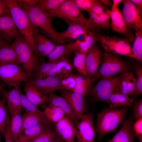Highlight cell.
<instances>
[{"instance_id":"cell-23","label":"cell","mask_w":142,"mask_h":142,"mask_svg":"<svg viewBox=\"0 0 142 142\" xmlns=\"http://www.w3.org/2000/svg\"><path fill=\"white\" fill-rule=\"evenodd\" d=\"M121 75L120 82L114 91L127 95H132L135 86L136 78L133 73L129 71Z\"/></svg>"},{"instance_id":"cell-51","label":"cell","mask_w":142,"mask_h":142,"mask_svg":"<svg viewBox=\"0 0 142 142\" xmlns=\"http://www.w3.org/2000/svg\"><path fill=\"white\" fill-rule=\"evenodd\" d=\"M10 14L8 8L4 0H0V17Z\"/></svg>"},{"instance_id":"cell-12","label":"cell","mask_w":142,"mask_h":142,"mask_svg":"<svg viewBox=\"0 0 142 142\" xmlns=\"http://www.w3.org/2000/svg\"><path fill=\"white\" fill-rule=\"evenodd\" d=\"M64 77L56 74L43 79L33 78L29 79V81L40 92L48 96L56 90H63L60 82Z\"/></svg>"},{"instance_id":"cell-30","label":"cell","mask_w":142,"mask_h":142,"mask_svg":"<svg viewBox=\"0 0 142 142\" xmlns=\"http://www.w3.org/2000/svg\"><path fill=\"white\" fill-rule=\"evenodd\" d=\"M48 127L44 123H41L23 131L16 142H26L33 139Z\"/></svg>"},{"instance_id":"cell-54","label":"cell","mask_w":142,"mask_h":142,"mask_svg":"<svg viewBox=\"0 0 142 142\" xmlns=\"http://www.w3.org/2000/svg\"><path fill=\"white\" fill-rule=\"evenodd\" d=\"M87 33L82 34L80 35L76 39V40L80 42H84L85 40Z\"/></svg>"},{"instance_id":"cell-59","label":"cell","mask_w":142,"mask_h":142,"mask_svg":"<svg viewBox=\"0 0 142 142\" xmlns=\"http://www.w3.org/2000/svg\"><path fill=\"white\" fill-rule=\"evenodd\" d=\"M3 90V87L0 83V94L2 91Z\"/></svg>"},{"instance_id":"cell-53","label":"cell","mask_w":142,"mask_h":142,"mask_svg":"<svg viewBox=\"0 0 142 142\" xmlns=\"http://www.w3.org/2000/svg\"><path fill=\"white\" fill-rule=\"evenodd\" d=\"M138 8L141 10L142 9V0H130Z\"/></svg>"},{"instance_id":"cell-6","label":"cell","mask_w":142,"mask_h":142,"mask_svg":"<svg viewBox=\"0 0 142 142\" xmlns=\"http://www.w3.org/2000/svg\"><path fill=\"white\" fill-rule=\"evenodd\" d=\"M99 41L105 52L118 54L135 59L132 47L126 38L111 37L98 34Z\"/></svg>"},{"instance_id":"cell-57","label":"cell","mask_w":142,"mask_h":142,"mask_svg":"<svg viewBox=\"0 0 142 142\" xmlns=\"http://www.w3.org/2000/svg\"><path fill=\"white\" fill-rule=\"evenodd\" d=\"M50 142H63V141L57 136L52 139Z\"/></svg>"},{"instance_id":"cell-50","label":"cell","mask_w":142,"mask_h":142,"mask_svg":"<svg viewBox=\"0 0 142 142\" xmlns=\"http://www.w3.org/2000/svg\"><path fill=\"white\" fill-rule=\"evenodd\" d=\"M105 8L100 0H95L94 4L90 11L99 16L104 13Z\"/></svg>"},{"instance_id":"cell-14","label":"cell","mask_w":142,"mask_h":142,"mask_svg":"<svg viewBox=\"0 0 142 142\" xmlns=\"http://www.w3.org/2000/svg\"><path fill=\"white\" fill-rule=\"evenodd\" d=\"M110 11L112 30L125 36L131 43L135 39V36L131 29L126 25L118 6Z\"/></svg>"},{"instance_id":"cell-22","label":"cell","mask_w":142,"mask_h":142,"mask_svg":"<svg viewBox=\"0 0 142 142\" xmlns=\"http://www.w3.org/2000/svg\"><path fill=\"white\" fill-rule=\"evenodd\" d=\"M67 23L68 26L67 29L64 32H58L59 36L63 39L76 40L80 35L87 34L90 31L86 26L77 22L71 21Z\"/></svg>"},{"instance_id":"cell-16","label":"cell","mask_w":142,"mask_h":142,"mask_svg":"<svg viewBox=\"0 0 142 142\" xmlns=\"http://www.w3.org/2000/svg\"><path fill=\"white\" fill-rule=\"evenodd\" d=\"M21 92L19 87H14L9 90H3L1 94L7 102L11 116L22 112Z\"/></svg>"},{"instance_id":"cell-18","label":"cell","mask_w":142,"mask_h":142,"mask_svg":"<svg viewBox=\"0 0 142 142\" xmlns=\"http://www.w3.org/2000/svg\"><path fill=\"white\" fill-rule=\"evenodd\" d=\"M103 55L101 49L97 45H94L88 51L86 54L85 63L88 78L94 76L97 73Z\"/></svg>"},{"instance_id":"cell-42","label":"cell","mask_w":142,"mask_h":142,"mask_svg":"<svg viewBox=\"0 0 142 142\" xmlns=\"http://www.w3.org/2000/svg\"><path fill=\"white\" fill-rule=\"evenodd\" d=\"M99 41L98 34L96 32L90 31L88 33L85 41L82 43L83 52L86 53L88 50Z\"/></svg>"},{"instance_id":"cell-8","label":"cell","mask_w":142,"mask_h":142,"mask_svg":"<svg viewBox=\"0 0 142 142\" xmlns=\"http://www.w3.org/2000/svg\"><path fill=\"white\" fill-rule=\"evenodd\" d=\"M29 78L22 67L18 64H0V79L9 87H18L21 83L28 81Z\"/></svg>"},{"instance_id":"cell-32","label":"cell","mask_w":142,"mask_h":142,"mask_svg":"<svg viewBox=\"0 0 142 142\" xmlns=\"http://www.w3.org/2000/svg\"><path fill=\"white\" fill-rule=\"evenodd\" d=\"M43 113L48 120L55 123L65 116L64 112L60 108L53 105H49L44 109Z\"/></svg>"},{"instance_id":"cell-52","label":"cell","mask_w":142,"mask_h":142,"mask_svg":"<svg viewBox=\"0 0 142 142\" xmlns=\"http://www.w3.org/2000/svg\"><path fill=\"white\" fill-rule=\"evenodd\" d=\"M16 1L17 2L21 3L25 5L29 6H36L39 2V0H19Z\"/></svg>"},{"instance_id":"cell-41","label":"cell","mask_w":142,"mask_h":142,"mask_svg":"<svg viewBox=\"0 0 142 142\" xmlns=\"http://www.w3.org/2000/svg\"><path fill=\"white\" fill-rule=\"evenodd\" d=\"M89 18L86 26L91 31L96 32L102 28L100 16H98L91 11L88 12Z\"/></svg>"},{"instance_id":"cell-10","label":"cell","mask_w":142,"mask_h":142,"mask_svg":"<svg viewBox=\"0 0 142 142\" xmlns=\"http://www.w3.org/2000/svg\"><path fill=\"white\" fill-rule=\"evenodd\" d=\"M94 115L84 114L76 124L77 142H95L96 133L94 124Z\"/></svg>"},{"instance_id":"cell-61","label":"cell","mask_w":142,"mask_h":142,"mask_svg":"<svg viewBox=\"0 0 142 142\" xmlns=\"http://www.w3.org/2000/svg\"><path fill=\"white\" fill-rule=\"evenodd\" d=\"M0 142H1V136L0 135Z\"/></svg>"},{"instance_id":"cell-28","label":"cell","mask_w":142,"mask_h":142,"mask_svg":"<svg viewBox=\"0 0 142 142\" xmlns=\"http://www.w3.org/2000/svg\"><path fill=\"white\" fill-rule=\"evenodd\" d=\"M133 99L128 95L114 91L109 99L108 103L109 108L113 109L116 107L122 106L126 108L130 107Z\"/></svg>"},{"instance_id":"cell-31","label":"cell","mask_w":142,"mask_h":142,"mask_svg":"<svg viewBox=\"0 0 142 142\" xmlns=\"http://www.w3.org/2000/svg\"><path fill=\"white\" fill-rule=\"evenodd\" d=\"M73 52L70 43L57 45L47 56L48 62L57 60Z\"/></svg>"},{"instance_id":"cell-49","label":"cell","mask_w":142,"mask_h":142,"mask_svg":"<svg viewBox=\"0 0 142 142\" xmlns=\"http://www.w3.org/2000/svg\"><path fill=\"white\" fill-rule=\"evenodd\" d=\"M11 117L10 113H7L6 127L4 136L5 138V142H13L10 129Z\"/></svg>"},{"instance_id":"cell-25","label":"cell","mask_w":142,"mask_h":142,"mask_svg":"<svg viewBox=\"0 0 142 142\" xmlns=\"http://www.w3.org/2000/svg\"><path fill=\"white\" fill-rule=\"evenodd\" d=\"M64 57L55 61L40 64L35 71L33 78L43 79L57 74V64Z\"/></svg>"},{"instance_id":"cell-58","label":"cell","mask_w":142,"mask_h":142,"mask_svg":"<svg viewBox=\"0 0 142 142\" xmlns=\"http://www.w3.org/2000/svg\"><path fill=\"white\" fill-rule=\"evenodd\" d=\"M4 42L2 38L0 35V44Z\"/></svg>"},{"instance_id":"cell-62","label":"cell","mask_w":142,"mask_h":142,"mask_svg":"<svg viewBox=\"0 0 142 142\" xmlns=\"http://www.w3.org/2000/svg\"><path fill=\"white\" fill-rule=\"evenodd\" d=\"M0 82H1V80L0 79Z\"/></svg>"},{"instance_id":"cell-43","label":"cell","mask_w":142,"mask_h":142,"mask_svg":"<svg viewBox=\"0 0 142 142\" xmlns=\"http://www.w3.org/2000/svg\"><path fill=\"white\" fill-rule=\"evenodd\" d=\"M6 100L0 99V135L4 136L6 127L7 113L5 103Z\"/></svg>"},{"instance_id":"cell-48","label":"cell","mask_w":142,"mask_h":142,"mask_svg":"<svg viewBox=\"0 0 142 142\" xmlns=\"http://www.w3.org/2000/svg\"><path fill=\"white\" fill-rule=\"evenodd\" d=\"M133 128L135 137L139 142H142V118L136 120L134 123Z\"/></svg>"},{"instance_id":"cell-39","label":"cell","mask_w":142,"mask_h":142,"mask_svg":"<svg viewBox=\"0 0 142 142\" xmlns=\"http://www.w3.org/2000/svg\"><path fill=\"white\" fill-rule=\"evenodd\" d=\"M73 68L72 65L65 57L57 64L56 66L57 74L65 77L69 76Z\"/></svg>"},{"instance_id":"cell-27","label":"cell","mask_w":142,"mask_h":142,"mask_svg":"<svg viewBox=\"0 0 142 142\" xmlns=\"http://www.w3.org/2000/svg\"><path fill=\"white\" fill-rule=\"evenodd\" d=\"M76 81V84L73 92L83 97L88 95L90 92L93 83L91 79L82 75L73 74Z\"/></svg>"},{"instance_id":"cell-34","label":"cell","mask_w":142,"mask_h":142,"mask_svg":"<svg viewBox=\"0 0 142 142\" xmlns=\"http://www.w3.org/2000/svg\"><path fill=\"white\" fill-rule=\"evenodd\" d=\"M73 65L74 68L82 76L88 77L85 63L86 54L79 51L74 52Z\"/></svg>"},{"instance_id":"cell-26","label":"cell","mask_w":142,"mask_h":142,"mask_svg":"<svg viewBox=\"0 0 142 142\" xmlns=\"http://www.w3.org/2000/svg\"><path fill=\"white\" fill-rule=\"evenodd\" d=\"M19 64L16 52L11 45L4 42L0 44V64Z\"/></svg>"},{"instance_id":"cell-38","label":"cell","mask_w":142,"mask_h":142,"mask_svg":"<svg viewBox=\"0 0 142 142\" xmlns=\"http://www.w3.org/2000/svg\"><path fill=\"white\" fill-rule=\"evenodd\" d=\"M136 72L135 86L132 95L134 97H137L142 94V68L140 65L132 62Z\"/></svg>"},{"instance_id":"cell-37","label":"cell","mask_w":142,"mask_h":142,"mask_svg":"<svg viewBox=\"0 0 142 142\" xmlns=\"http://www.w3.org/2000/svg\"><path fill=\"white\" fill-rule=\"evenodd\" d=\"M135 38L132 49L135 59L142 62V29L135 31Z\"/></svg>"},{"instance_id":"cell-1","label":"cell","mask_w":142,"mask_h":142,"mask_svg":"<svg viewBox=\"0 0 142 142\" xmlns=\"http://www.w3.org/2000/svg\"><path fill=\"white\" fill-rule=\"evenodd\" d=\"M17 2L26 13L33 28L44 34L54 44H65L67 40L60 37L53 27L52 21L55 17L52 14L41 10L36 5L29 6Z\"/></svg>"},{"instance_id":"cell-45","label":"cell","mask_w":142,"mask_h":142,"mask_svg":"<svg viewBox=\"0 0 142 142\" xmlns=\"http://www.w3.org/2000/svg\"><path fill=\"white\" fill-rule=\"evenodd\" d=\"M75 4L81 11H90L95 2V0H73Z\"/></svg>"},{"instance_id":"cell-3","label":"cell","mask_w":142,"mask_h":142,"mask_svg":"<svg viewBox=\"0 0 142 142\" xmlns=\"http://www.w3.org/2000/svg\"><path fill=\"white\" fill-rule=\"evenodd\" d=\"M128 110L126 108L116 109L106 108L97 114L95 128L99 139L116 128L124 120Z\"/></svg>"},{"instance_id":"cell-21","label":"cell","mask_w":142,"mask_h":142,"mask_svg":"<svg viewBox=\"0 0 142 142\" xmlns=\"http://www.w3.org/2000/svg\"><path fill=\"white\" fill-rule=\"evenodd\" d=\"M48 103L49 105H53L60 108L74 124L76 125L79 119L74 114L69 104L63 97L57 96L54 93L50 94Z\"/></svg>"},{"instance_id":"cell-56","label":"cell","mask_w":142,"mask_h":142,"mask_svg":"<svg viewBox=\"0 0 142 142\" xmlns=\"http://www.w3.org/2000/svg\"><path fill=\"white\" fill-rule=\"evenodd\" d=\"M103 4L106 7H108L110 5L111 1L109 0H100Z\"/></svg>"},{"instance_id":"cell-44","label":"cell","mask_w":142,"mask_h":142,"mask_svg":"<svg viewBox=\"0 0 142 142\" xmlns=\"http://www.w3.org/2000/svg\"><path fill=\"white\" fill-rule=\"evenodd\" d=\"M76 82L73 74L64 77L60 82L61 86L63 90L73 92L76 87Z\"/></svg>"},{"instance_id":"cell-40","label":"cell","mask_w":142,"mask_h":142,"mask_svg":"<svg viewBox=\"0 0 142 142\" xmlns=\"http://www.w3.org/2000/svg\"><path fill=\"white\" fill-rule=\"evenodd\" d=\"M57 136L50 127H48L40 134L31 140L32 142H50Z\"/></svg>"},{"instance_id":"cell-13","label":"cell","mask_w":142,"mask_h":142,"mask_svg":"<svg viewBox=\"0 0 142 142\" xmlns=\"http://www.w3.org/2000/svg\"><path fill=\"white\" fill-rule=\"evenodd\" d=\"M0 35L5 42L8 44L16 38H23L10 13L0 17Z\"/></svg>"},{"instance_id":"cell-46","label":"cell","mask_w":142,"mask_h":142,"mask_svg":"<svg viewBox=\"0 0 142 142\" xmlns=\"http://www.w3.org/2000/svg\"><path fill=\"white\" fill-rule=\"evenodd\" d=\"M111 11L106 8L104 13L100 15V19L102 28L108 29L110 26V18Z\"/></svg>"},{"instance_id":"cell-17","label":"cell","mask_w":142,"mask_h":142,"mask_svg":"<svg viewBox=\"0 0 142 142\" xmlns=\"http://www.w3.org/2000/svg\"><path fill=\"white\" fill-rule=\"evenodd\" d=\"M60 92L63 97L69 104L75 115L80 119L87 108L84 97L78 94L64 90Z\"/></svg>"},{"instance_id":"cell-60","label":"cell","mask_w":142,"mask_h":142,"mask_svg":"<svg viewBox=\"0 0 142 142\" xmlns=\"http://www.w3.org/2000/svg\"><path fill=\"white\" fill-rule=\"evenodd\" d=\"M26 142H32L30 140H28Z\"/></svg>"},{"instance_id":"cell-15","label":"cell","mask_w":142,"mask_h":142,"mask_svg":"<svg viewBox=\"0 0 142 142\" xmlns=\"http://www.w3.org/2000/svg\"><path fill=\"white\" fill-rule=\"evenodd\" d=\"M55 133L63 142H74L76 130L74 124L70 118L65 116L55 123Z\"/></svg>"},{"instance_id":"cell-24","label":"cell","mask_w":142,"mask_h":142,"mask_svg":"<svg viewBox=\"0 0 142 142\" xmlns=\"http://www.w3.org/2000/svg\"><path fill=\"white\" fill-rule=\"evenodd\" d=\"M24 91L28 100L36 105L48 103V97L39 91L29 80L25 82Z\"/></svg>"},{"instance_id":"cell-35","label":"cell","mask_w":142,"mask_h":142,"mask_svg":"<svg viewBox=\"0 0 142 142\" xmlns=\"http://www.w3.org/2000/svg\"><path fill=\"white\" fill-rule=\"evenodd\" d=\"M21 117L22 126L21 135L26 129L41 123H44L43 121L38 116L26 112L23 114Z\"/></svg>"},{"instance_id":"cell-33","label":"cell","mask_w":142,"mask_h":142,"mask_svg":"<svg viewBox=\"0 0 142 142\" xmlns=\"http://www.w3.org/2000/svg\"><path fill=\"white\" fill-rule=\"evenodd\" d=\"M21 112L11 116L10 129L13 142H16L21 134L22 126Z\"/></svg>"},{"instance_id":"cell-2","label":"cell","mask_w":142,"mask_h":142,"mask_svg":"<svg viewBox=\"0 0 142 142\" xmlns=\"http://www.w3.org/2000/svg\"><path fill=\"white\" fill-rule=\"evenodd\" d=\"M4 0L19 32L36 56L41 59L33 36L32 27L26 13L16 0Z\"/></svg>"},{"instance_id":"cell-20","label":"cell","mask_w":142,"mask_h":142,"mask_svg":"<svg viewBox=\"0 0 142 142\" xmlns=\"http://www.w3.org/2000/svg\"><path fill=\"white\" fill-rule=\"evenodd\" d=\"M32 28L34 37L41 58L47 57L56 45L48 37Z\"/></svg>"},{"instance_id":"cell-47","label":"cell","mask_w":142,"mask_h":142,"mask_svg":"<svg viewBox=\"0 0 142 142\" xmlns=\"http://www.w3.org/2000/svg\"><path fill=\"white\" fill-rule=\"evenodd\" d=\"M133 118L137 120L142 118V100L140 99L134 104L133 107Z\"/></svg>"},{"instance_id":"cell-11","label":"cell","mask_w":142,"mask_h":142,"mask_svg":"<svg viewBox=\"0 0 142 142\" xmlns=\"http://www.w3.org/2000/svg\"><path fill=\"white\" fill-rule=\"evenodd\" d=\"M123 4L120 12L126 26L135 31L142 29V10L130 0H122Z\"/></svg>"},{"instance_id":"cell-4","label":"cell","mask_w":142,"mask_h":142,"mask_svg":"<svg viewBox=\"0 0 142 142\" xmlns=\"http://www.w3.org/2000/svg\"><path fill=\"white\" fill-rule=\"evenodd\" d=\"M11 45L16 52L19 64L29 78L32 77L41 64L32 49L23 38H16Z\"/></svg>"},{"instance_id":"cell-7","label":"cell","mask_w":142,"mask_h":142,"mask_svg":"<svg viewBox=\"0 0 142 142\" xmlns=\"http://www.w3.org/2000/svg\"><path fill=\"white\" fill-rule=\"evenodd\" d=\"M121 76L120 75L114 77L102 78L98 83L92 86L88 94L95 101L103 102L107 103L118 85Z\"/></svg>"},{"instance_id":"cell-19","label":"cell","mask_w":142,"mask_h":142,"mask_svg":"<svg viewBox=\"0 0 142 142\" xmlns=\"http://www.w3.org/2000/svg\"><path fill=\"white\" fill-rule=\"evenodd\" d=\"M121 123L122 127L120 129L111 139L107 142H134V122L132 119L123 120Z\"/></svg>"},{"instance_id":"cell-5","label":"cell","mask_w":142,"mask_h":142,"mask_svg":"<svg viewBox=\"0 0 142 142\" xmlns=\"http://www.w3.org/2000/svg\"><path fill=\"white\" fill-rule=\"evenodd\" d=\"M129 68L128 64L116 54L105 52L99 71L90 78L94 82L100 77H113L129 71Z\"/></svg>"},{"instance_id":"cell-55","label":"cell","mask_w":142,"mask_h":142,"mask_svg":"<svg viewBox=\"0 0 142 142\" xmlns=\"http://www.w3.org/2000/svg\"><path fill=\"white\" fill-rule=\"evenodd\" d=\"M122 0H113V4L112 6L111 10L113 9L118 7V5L122 2Z\"/></svg>"},{"instance_id":"cell-36","label":"cell","mask_w":142,"mask_h":142,"mask_svg":"<svg viewBox=\"0 0 142 142\" xmlns=\"http://www.w3.org/2000/svg\"><path fill=\"white\" fill-rule=\"evenodd\" d=\"M65 0H39L36 6L41 10L50 13L58 8Z\"/></svg>"},{"instance_id":"cell-29","label":"cell","mask_w":142,"mask_h":142,"mask_svg":"<svg viewBox=\"0 0 142 142\" xmlns=\"http://www.w3.org/2000/svg\"><path fill=\"white\" fill-rule=\"evenodd\" d=\"M21 103L22 108L26 112L33 114L39 117L43 123L50 127L51 122L44 115L43 112L41 111L36 105L30 102L25 95L22 92L21 94Z\"/></svg>"},{"instance_id":"cell-9","label":"cell","mask_w":142,"mask_h":142,"mask_svg":"<svg viewBox=\"0 0 142 142\" xmlns=\"http://www.w3.org/2000/svg\"><path fill=\"white\" fill-rule=\"evenodd\" d=\"M50 13L54 17L61 18L66 23L73 21L86 26L88 19L82 14L73 0H65L58 8Z\"/></svg>"}]
</instances>
